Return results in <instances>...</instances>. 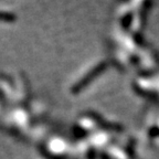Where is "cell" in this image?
<instances>
[{"label": "cell", "mask_w": 159, "mask_h": 159, "mask_svg": "<svg viewBox=\"0 0 159 159\" xmlns=\"http://www.w3.org/2000/svg\"><path fill=\"white\" fill-rule=\"evenodd\" d=\"M102 159H108V157L105 156V155H102Z\"/></svg>", "instance_id": "obj_5"}, {"label": "cell", "mask_w": 159, "mask_h": 159, "mask_svg": "<svg viewBox=\"0 0 159 159\" xmlns=\"http://www.w3.org/2000/svg\"><path fill=\"white\" fill-rule=\"evenodd\" d=\"M105 67H106V64H105V63H101V64L93 67L89 73H86L82 79L80 80L79 82L75 83V84L73 85L72 89H71V92H72L73 94H77V93L82 92L87 85L91 84V83L93 82V80H94L95 77H97L98 75H101L103 72H104Z\"/></svg>", "instance_id": "obj_1"}, {"label": "cell", "mask_w": 159, "mask_h": 159, "mask_svg": "<svg viewBox=\"0 0 159 159\" xmlns=\"http://www.w3.org/2000/svg\"><path fill=\"white\" fill-rule=\"evenodd\" d=\"M17 20V16L10 11H0V22L12 23Z\"/></svg>", "instance_id": "obj_3"}, {"label": "cell", "mask_w": 159, "mask_h": 159, "mask_svg": "<svg viewBox=\"0 0 159 159\" xmlns=\"http://www.w3.org/2000/svg\"><path fill=\"white\" fill-rule=\"evenodd\" d=\"M87 159H96V155H95L94 149L91 148L87 152Z\"/></svg>", "instance_id": "obj_4"}, {"label": "cell", "mask_w": 159, "mask_h": 159, "mask_svg": "<svg viewBox=\"0 0 159 159\" xmlns=\"http://www.w3.org/2000/svg\"><path fill=\"white\" fill-rule=\"evenodd\" d=\"M87 116H89L95 123H97L99 126L105 129H108V130H117V132L123 130V127L120 126V125L107 122V120H105L104 118H102L98 114H96V113H94V112H87Z\"/></svg>", "instance_id": "obj_2"}]
</instances>
